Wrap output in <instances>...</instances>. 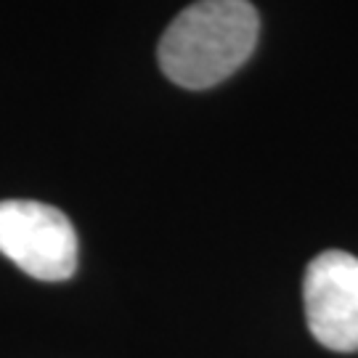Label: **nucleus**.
Wrapping results in <instances>:
<instances>
[{"label":"nucleus","instance_id":"obj_1","mask_svg":"<svg viewBox=\"0 0 358 358\" xmlns=\"http://www.w3.org/2000/svg\"><path fill=\"white\" fill-rule=\"evenodd\" d=\"M257 32L260 19L250 0H196L165 29L159 66L180 88H213L252 56Z\"/></svg>","mask_w":358,"mask_h":358},{"label":"nucleus","instance_id":"obj_2","mask_svg":"<svg viewBox=\"0 0 358 358\" xmlns=\"http://www.w3.org/2000/svg\"><path fill=\"white\" fill-rule=\"evenodd\" d=\"M0 255L40 282H66L77 271V231L45 202H0Z\"/></svg>","mask_w":358,"mask_h":358},{"label":"nucleus","instance_id":"obj_3","mask_svg":"<svg viewBox=\"0 0 358 358\" xmlns=\"http://www.w3.org/2000/svg\"><path fill=\"white\" fill-rule=\"evenodd\" d=\"M306 321L313 340L334 353H358V257L327 250L308 263Z\"/></svg>","mask_w":358,"mask_h":358}]
</instances>
